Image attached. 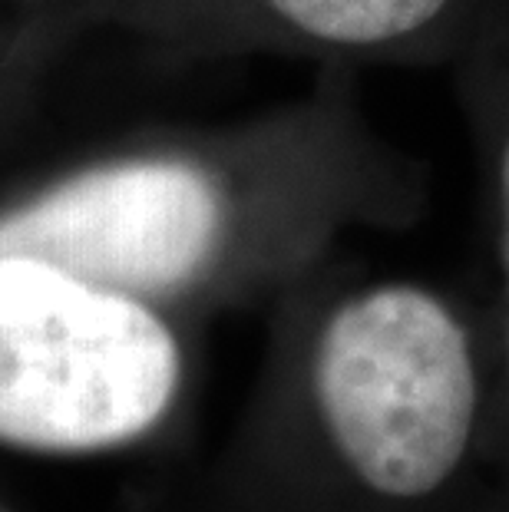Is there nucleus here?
I'll list each match as a JSON object with an SVG mask.
<instances>
[{
	"instance_id": "1",
	"label": "nucleus",
	"mask_w": 509,
	"mask_h": 512,
	"mask_svg": "<svg viewBox=\"0 0 509 512\" xmlns=\"http://www.w3.org/2000/svg\"><path fill=\"white\" fill-rule=\"evenodd\" d=\"M182 351L153 301L40 255H0V443L93 453L166 417Z\"/></svg>"
},
{
	"instance_id": "2",
	"label": "nucleus",
	"mask_w": 509,
	"mask_h": 512,
	"mask_svg": "<svg viewBox=\"0 0 509 512\" xmlns=\"http://www.w3.org/2000/svg\"><path fill=\"white\" fill-rule=\"evenodd\" d=\"M272 172L212 149L90 162L0 209V255H40L156 301L219 268L252 215H288Z\"/></svg>"
},
{
	"instance_id": "3",
	"label": "nucleus",
	"mask_w": 509,
	"mask_h": 512,
	"mask_svg": "<svg viewBox=\"0 0 509 512\" xmlns=\"http://www.w3.org/2000/svg\"><path fill=\"white\" fill-rule=\"evenodd\" d=\"M311 390L334 450L394 499L447 483L480 407L467 328L447 301L417 285L344 298L314 341Z\"/></svg>"
},
{
	"instance_id": "4",
	"label": "nucleus",
	"mask_w": 509,
	"mask_h": 512,
	"mask_svg": "<svg viewBox=\"0 0 509 512\" xmlns=\"http://www.w3.org/2000/svg\"><path fill=\"white\" fill-rule=\"evenodd\" d=\"M258 24L314 50L381 53L424 43L460 0H242Z\"/></svg>"
},
{
	"instance_id": "5",
	"label": "nucleus",
	"mask_w": 509,
	"mask_h": 512,
	"mask_svg": "<svg viewBox=\"0 0 509 512\" xmlns=\"http://www.w3.org/2000/svg\"><path fill=\"white\" fill-rule=\"evenodd\" d=\"M496 215H500V261L509 294V126L500 139V152H496Z\"/></svg>"
}]
</instances>
